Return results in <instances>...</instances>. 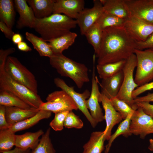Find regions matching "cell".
<instances>
[{
    "label": "cell",
    "instance_id": "36",
    "mask_svg": "<svg viewBox=\"0 0 153 153\" xmlns=\"http://www.w3.org/2000/svg\"><path fill=\"white\" fill-rule=\"evenodd\" d=\"M64 127L67 128H74L77 129L82 128L84 124L79 117L73 111H70L67 114L64 122Z\"/></svg>",
    "mask_w": 153,
    "mask_h": 153
},
{
    "label": "cell",
    "instance_id": "2",
    "mask_svg": "<svg viewBox=\"0 0 153 153\" xmlns=\"http://www.w3.org/2000/svg\"><path fill=\"white\" fill-rule=\"evenodd\" d=\"M77 25L75 20L63 14H53L45 18L37 19L34 29L47 42L69 32Z\"/></svg>",
    "mask_w": 153,
    "mask_h": 153
},
{
    "label": "cell",
    "instance_id": "11",
    "mask_svg": "<svg viewBox=\"0 0 153 153\" xmlns=\"http://www.w3.org/2000/svg\"><path fill=\"white\" fill-rule=\"evenodd\" d=\"M93 2L92 8H84L75 20L82 35H84L88 29L97 22L104 12L100 0H94Z\"/></svg>",
    "mask_w": 153,
    "mask_h": 153
},
{
    "label": "cell",
    "instance_id": "44",
    "mask_svg": "<svg viewBox=\"0 0 153 153\" xmlns=\"http://www.w3.org/2000/svg\"><path fill=\"white\" fill-rule=\"evenodd\" d=\"M145 102L150 103L153 102V93H149L147 95L140 97H137L134 99V102Z\"/></svg>",
    "mask_w": 153,
    "mask_h": 153
},
{
    "label": "cell",
    "instance_id": "34",
    "mask_svg": "<svg viewBox=\"0 0 153 153\" xmlns=\"http://www.w3.org/2000/svg\"><path fill=\"white\" fill-rule=\"evenodd\" d=\"M16 135L8 129L0 130V152L10 150L15 146Z\"/></svg>",
    "mask_w": 153,
    "mask_h": 153
},
{
    "label": "cell",
    "instance_id": "25",
    "mask_svg": "<svg viewBox=\"0 0 153 153\" xmlns=\"http://www.w3.org/2000/svg\"><path fill=\"white\" fill-rule=\"evenodd\" d=\"M105 140L104 131L93 132L88 141L83 146V153H102L105 149Z\"/></svg>",
    "mask_w": 153,
    "mask_h": 153
},
{
    "label": "cell",
    "instance_id": "28",
    "mask_svg": "<svg viewBox=\"0 0 153 153\" xmlns=\"http://www.w3.org/2000/svg\"><path fill=\"white\" fill-rule=\"evenodd\" d=\"M25 36L40 56L49 58L54 54L48 43L41 37L28 32L25 33Z\"/></svg>",
    "mask_w": 153,
    "mask_h": 153
},
{
    "label": "cell",
    "instance_id": "31",
    "mask_svg": "<svg viewBox=\"0 0 153 153\" xmlns=\"http://www.w3.org/2000/svg\"><path fill=\"white\" fill-rule=\"evenodd\" d=\"M133 114L129 115L120 123L114 133L111 135L105 146V153H108L114 140L120 135L126 137L131 135L130 130L131 119Z\"/></svg>",
    "mask_w": 153,
    "mask_h": 153
},
{
    "label": "cell",
    "instance_id": "7",
    "mask_svg": "<svg viewBox=\"0 0 153 153\" xmlns=\"http://www.w3.org/2000/svg\"><path fill=\"white\" fill-rule=\"evenodd\" d=\"M134 53L137 60L134 80L139 86L153 80V50L135 49Z\"/></svg>",
    "mask_w": 153,
    "mask_h": 153
},
{
    "label": "cell",
    "instance_id": "15",
    "mask_svg": "<svg viewBox=\"0 0 153 153\" xmlns=\"http://www.w3.org/2000/svg\"><path fill=\"white\" fill-rule=\"evenodd\" d=\"M99 101L101 103L105 111L106 126L104 132L106 140H109L113 128L123 119L120 114L114 109L110 100L101 93L99 96Z\"/></svg>",
    "mask_w": 153,
    "mask_h": 153
},
{
    "label": "cell",
    "instance_id": "38",
    "mask_svg": "<svg viewBox=\"0 0 153 153\" xmlns=\"http://www.w3.org/2000/svg\"><path fill=\"white\" fill-rule=\"evenodd\" d=\"M136 49L140 50L147 49L153 50V33L144 41H136Z\"/></svg>",
    "mask_w": 153,
    "mask_h": 153
},
{
    "label": "cell",
    "instance_id": "39",
    "mask_svg": "<svg viewBox=\"0 0 153 153\" xmlns=\"http://www.w3.org/2000/svg\"><path fill=\"white\" fill-rule=\"evenodd\" d=\"M153 89V81L139 86L136 88L132 93V97L134 99L144 92Z\"/></svg>",
    "mask_w": 153,
    "mask_h": 153
},
{
    "label": "cell",
    "instance_id": "22",
    "mask_svg": "<svg viewBox=\"0 0 153 153\" xmlns=\"http://www.w3.org/2000/svg\"><path fill=\"white\" fill-rule=\"evenodd\" d=\"M44 133L42 129L33 132H27L20 135H16L15 146L21 149L33 150L38 144L39 137Z\"/></svg>",
    "mask_w": 153,
    "mask_h": 153
},
{
    "label": "cell",
    "instance_id": "33",
    "mask_svg": "<svg viewBox=\"0 0 153 153\" xmlns=\"http://www.w3.org/2000/svg\"><path fill=\"white\" fill-rule=\"evenodd\" d=\"M126 20L105 12L96 22L103 29L112 27H124Z\"/></svg>",
    "mask_w": 153,
    "mask_h": 153
},
{
    "label": "cell",
    "instance_id": "27",
    "mask_svg": "<svg viewBox=\"0 0 153 153\" xmlns=\"http://www.w3.org/2000/svg\"><path fill=\"white\" fill-rule=\"evenodd\" d=\"M0 105L5 107H16L26 109H36L30 106L12 93L1 89H0Z\"/></svg>",
    "mask_w": 153,
    "mask_h": 153
},
{
    "label": "cell",
    "instance_id": "4",
    "mask_svg": "<svg viewBox=\"0 0 153 153\" xmlns=\"http://www.w3.org/2000/svg\"><path fill=\"white\" fill-rule=\"evenodd\" d=\"M0 89L12 93L31 107L38 110L43 102L38 94L13 80L6 72L5 67H0Z\"/></svg>",
    "mask_w": 153,
    "mask_h": 153
},
{
    "label": "cell",
    "instance_id": "30",
    "mask_svg": "<svg viewBox=\"0 0 153 153\" xmlns=\"http://www.w3.org/2000/svg\"><path fill=\"white\" fill-rule=\"evenodd\" d=\"M126 60L115 62L96 65V69L99 78L102 79L112 76L122 70Z\"/></svg>",
    "mask_w": 153,
    "mask_h": 153
},
{
    "label": "cell",
    "instance_id": "8",
    "mask_svg": "<svg viewBox=\"0 0 153 153\" xmlns=\"http://www.w3.org/2000/svg\"><path fill=\"white\" fill-rule=\"evenodd\" d=\"M46 100V102L42 104L39 110H48L55 114L65 111L77 110L78 109L71 96L62 90L49 94Z\"/></svg>",
    "mask_w": 153,
    "mask_h": 153
},
{
    "label": "cell",
    "instance_id": "47",
    "mask_svg": "<svg viewBox=\"0 0 153 153\" xmlns=\"http://www.w3.org/2000/svg\"><path fill=\"white\" fill-rule=\"evenodd\" d=\"M11 40L15 44H18L22 41L23 38L21 35L18 33H15L12 36Z\"/></svg>",
    "mask_w": 153,
    "mask_h": 153
},
{
    "label": "cell",
    "instance_id": "20",
    "mask_svg": "<svg viewBox=\"0 0 153 153\" xmlns=\"http://www.w3.org/2000/svg\"><path fill=\"white\" fill-rule=\"evenodd\" d=\"M37 109H26L14 107L5 108L7 121L10 126L35 115L38 112Z\"/></svg>",
    "mask_w": 153,
    "mask_h": 153
},
{
    "label": "cell",
    "instance_id": "10",
    "mask_svg": "<svg viewBox=\"0 0 153 153\" xmlns=\"http://www.w3.org/2000/svg\"><path fill=\"white\" fill-rule=\"evenodd\" d=\"M130 130L131 135H139L144 139L147 135L153 133V118L141 108L138 107L131 117Z\"/></svg>",
    "mask_w": 153,
    "mask_h": 153
},
{
    "label": "cell",
    "instance_id": "46",
    "mask_svg": "<svg viewBox=\"0 0 153 153\" xmlns=\"http://www.w3.org/2000/svg\"><path fill=\"white\" fill-rule=\"evenodd\" d=\"M30 149L24 150L16 147L13 149L0 152V153H30Z\"/></svg>",
    "mask_w": 153,
    "mask_h": 153
},
{
    "label": "cell",
    "instance_id": "21",
    "mask_svg": "<svg viewBox=\"0 0 153 153\" xmlns=\"http://www.w3.org/2000/svg\"><path fill=\"white\" fill-rule=\"evenodd\" d=\"M55 0H27V2L32 9L35 18L41 19L47 17L53 12Z\"/></svg>",
    "mask_w": 153,
    "mask_h": 153
},
{
    "label": "cell",
    "instance_id": "18",
    "mask_svg": "<svg viewBox=\"0 0 153 153\" xmlns=\"http://www.w3.org/2000/svg\"><path fill=\"white\" fill-rule=\"evenodd\" d=\"M124 78L122 70L116 74L99 82L101 93L109 99L116 97L120 89Z\"/></svg>",
    "mask_w": 153,
    "mask_h": 153
},
{
    "label": "cell",
    "instance_id": "43",
    "mask_svg": "<svg viewBox=\"0 0 153 153\" xmlns=\"http://www.w3.org/2000/svg\"><path fill=\"white\" fill-rule=\"evenodd\" d=\"M0 29L4 33L6 38L11 39L12 37L15 33L12 29L8 27L3 21H0Z\"/></svg>",
    "mask_w": 153,
    "mask_h": 153
},
{
    "label": "cell",
    "instance_id": "16",
    "mask_svg": "<svg viewBox=\"0 0 153 153\" xmlns=\"http://www.w3.org/2000/svg\"><path fill=\"white\" fill-rule=\"evenodd\" d=\"M84 0H55L53 14H63L76 20L84 9Z\"/></svg>",
    "mask_w": 153,
    "mask_h": 153
},
{
    "label": "cell",
    "instance_id": "48",
    "mask_svg": "<svg viewBox=\"0 0 153 153\" xmlns=\"http://www.w3.org/2000/svg\"><path fill=\"white\" fill-rule=\"evenodd\" d=\"M148 148L150 150L153 151V139L149 140V145Z\"/></svg>",
    "mask_w": 153,
    "mask_h": 153
},
{
    "label": "cell",
    "instance_id": "37",
    "mask_svg": "<svg viewBox=\"0 0 153 153\" xmlns=\"http://www.w3.org/2000/svg\"><path fill=\"white\" fill-rule=\"evenodd\" d=\"M69 111H65L55 113L54 118L49 124L50 126L56 131L62 130L65 119Z\"/></svg>",
    "mask_w": 153,
    "mask_h": 153
},
{
    "label": "cell",
    "instance_id": "24",
    "mask_svg": "<svg viewBox=\"0 0 153 153\" xmlns=\"http://www.w3.org/2000/svg\"><path fill=\"white\" fill-rule=\"evenodd\" d=\"M51 111L40 110L33 116L16 123L10 127L8 129L12 132H16L29 128L40 120L49 118L52 115Z\"/></svg>",
    "mask_w": 153,
    "mask_h": 153
},
{
    "label": "cell",
    "instance_id": "35",
    "mask_svg": "<svg viewBox=\"0 0 153 153\" xmlns=\"http://www.w3.org/2000/svg\"><path fill=\"white\" fill-rule=\"evenodd\" d=\"M110 99L114 109L120 114L123 120L135 110L126 103L116 97Z\"/></svg>",
    "mask_w": 153,
    "mask_h": 153
},
{
    "label": "cell",
    "instance_id": "9",
    "mask_svg": "<svg viewBox=\"0 0 153 153\" xmlns=\"http://www.w3.org/2000/svg\"><path fill=\"white\" fill-rule=\"evenodd\" d=\"M54 81L57 87L65 92L71 96L78 109L83 114L92 127L94 128L97 124L92 117L86 103V100L90 95L89 91L86 90L82 93H78L75 91L73 87L69 86L63 80L58 77L55 78Z\"/></svg>",
    "mask_w": 153,
    "mask_h": 153
},
{
    "label": "cell",
    "instance_id": "42",
    "mask_svg": "<svg viewBox=\"0 0 153 153\" xmlns=\"http://www.w3.org/2000/svg\"><path fill=\"white\" fill-rule=\"evenodd\" d=\"M135 104L137 108L138 107L141 108L146 113L153 118V105L145 102H137Z\"/></svg>",
    "mask_w": 153,
    "mask_h": 153
},
{
    "label": "cell",
    "instance_id": "12",
    "mask_svg": "<svg viewBox=\"0 0 153 153\" xmlns=\"http://www.w3.org/2000/svg\"><path fill=\"white\" fill-rule=\"evenodd\" d=\"M95 59L94 58V65L92 78V88L90 97L86 100V107L90 111L93 119L98 124L105 120L102 110L99 104V96L101 93L99 88L97 77L95 75Z\"/></svg>",
    "mask_w": 153,
    "mask_h": 153
},
{
    "label": "cell",
    "instance_id": "1",
    "mask_svg": "<svg viewBox=\"0 0 153 153\" xmlns=\"http://www.w3.org/2000/svg\"><path fill=\"white\" fill-rule=\"evenodd\" d=\"M136 42L124 27L104 29L100 48L95 56L97 58V64L126 60L134 54Z\"/></svg>",
    "mask_w": 153,
    "mask_h": 153
},
{
    "label": "cell",
    "instance_id": "32",
    "mask_svg": "<svg viewBox=\"0 0 153 153\" xmlns=\"http://www.w3.org/2000/svg\"><path fill=\"white\" fill-rule=\"evenodd\" d=\"M50 131L49 128L42 135L37 146L30 153H56L50 138Z\"/></svg>",
    "mask_w": 153,
    "mask_h": 153
},
{
    "label": "cell",
    "instance_id": "23",
    "mask_svg": "<svg viewBox=\"0 0 153 153\" xmlns=\"http://www.w3.org/2000/svg\"><path fill=\"white\" fill-rule=\"evenodd\" d=\"M77 36L76 33L70 31L47 42L53 54H62L74 43Z\"/></svg>",
    "mask_w": 153,
    "mask_h": 153
},
{
    "label": "cell",
    "instance_id": "26",
    "mask_svg": "<svg viewBox=\"0 0 153 153\" xmlns=\"http://www.w3.org/2000/svg\"><path fill=\"white\" fill-rule=\"evenodd\" d=\"M14 1L0 0V19L12 29L14 24L16 13Z\"/></svg>",
    "mask_w": 153,
    "mask_h": 153
},
{
    "label": "cell",
    "instance_id": "3",
    "mask_svg": "<svg viewBox=\"0 0 153 153\" xmlns=\"http://www.w3.org/2000/svg\"><path fill=\"white\" fill-rule=\"evenodd\" d=\"M49 58L52 67L61 76L72 79L78 88H81L85 83L89 82L88 69L85 64L77 62L62 53L54 54Z\"/></svg>",
    "mask_w": 153,
    "mask_h": 153
},
{
    "label": "cell",
    "instance_id": "17",
    "mask_svg": "<svg viewBox=\"0 0 153 153\" xmlns=\"http://www.w3.org/2000/svg\"><path fill=\"white\" fill-rule=\"evenodd\" d=\"M14 2V7L19 15L17 22L16 28L21 29L28 27L34 29L37 19L27 0H15Z\"/></svg>",
    "mask_w": 153,
    "mask_h": 153
},
{
    "label": "cell",
    "instance_id": "14",
    "mask_svg": "<svg viewBox=\"0 0 153 153\" xmlns=\"http://www.w3.org/2000/svg\"><path fill=\"white\" fill-rule=\"evenodd\" d=\"M131 15L153 25V0H124Z\"/></svg>",
    "mask_w": 153,
    "mask_h": 153
},
{
    "label": "cell",
    "instance_id": "29",
    "mask_svg": "<svg viewBox=\"0 0 153 153\" xmlns=\"http://www.w3.org/2000/svg\"><path fill=\"white\" fill-rule=\"evenodd\" d=\"M103 30L96 22L88 29L84 35L88 42L93 47L95 56L98 53L100 48Z\"/></svg>",
    "mask_w": 153,
    "mask_h": 153
},
{
    "label": "cell",
    "instance_id": "40",
    "mask_svg": "<svg viewBox=\"0 0 153 153\" xmlns=\"http://www.w3.org/2000/svg\"><path fill=\"white\" fill-rule=\"evenodd\" d=\"M15 49L10 47L5 50H0V67H5L6 62L9 55L15 52Z\"/></svg>",
    "mask_w": 153,
    "mask_h": 153
},
{
    "label": "cell",
    "instance_id": "41",
    "mask_svg": "<svg viewBox=\"0 0 153 153\" xmlns=\"http://www.w3.org/2000/svg\"><path fill=\"white\" fill-rule=\"evenodd\" d=\"M5 108V106L0 105V130L8 129L10 127L6 118Z\"/></svg>",
    "mask_w": 153,
    "mask_h": 153
},
{
    "label": "cell",
    "instance_id": "6",
    "mask_svg": "<svg viewBox=\"0 0 153 153\" xmlns=\"http://www.w3.org/2000/svg\"><path fill=\"white\" fill-rule=\"evenodd\" d=\"M137 66L136 57L135 54H133L126 60L122 69L123 80L120 89L116 97L126 103L135 110L137 108L132 95L134 90L139 87L133 78L134 71Z\"/></svg>",
    "mask_w": 153,
    "mask_h": 153
},
{
    "label": "cell",
    "instance_id": "45",
    "mask_svg": "<svg viewBox=\"0 0 153 153\" xmlns=\"http://www.w3.org/2000/svg\"><path fill=\"white\" fill-rule=\"evenodd\" d=\"M18 48L20 50L25 52L31 51L32 49L24 41H22L17 45Z\"/></svg>",
    "mask_w": 153,
    "mask_h": 153
},
{
    "label": "cell",
    "instance_id": "19",
    "mask_svg": "<svg viewBox=\"0 0 153 153\" xmlns=\"http://www.w3.org/2000/svg\"><path fill=\"white\" fill-rule=\"evenodd\" d=\"M104 12L126 20L131 16L124 0H100Z\"/></svg>",
    "mask_w": 153,
    "mask_h": 153
},
{
    "label": "cell",
    "instance_id": "5",
    "mask_svg": "<svg viewBox=\"0 0 153 153\" xmlns=\"http://www.w3.org/2000/svg\"><path fill=\"white\" fill-rule=\"evenodd\" d=\"M5 69L14 80L38 94L37 82L35 76L17 58L9 56L6 62Z\"/></svg>",
    "mask_w": 153,
    "mask_h": 153
},
{
    "label": "cell",
    "instance_id": "13",
    "mask_svg": "<svg viewBox=\"0 0 153 153\" xmlns=\"http://www.w3.org/2000/svg\"><path fill=\"white\" fill-rule=\"evenodd\" d=\"M124 27L137 41H145L153 33V25L133 16L126 20Z\"/></svg>",
    "mask_w": 153,
    "mask_h": 153
}]
</instances>
